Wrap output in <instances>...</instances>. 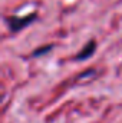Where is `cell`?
<instances>
[{"label":"cell","mask_w":122,"mask_h":123,"mask_svg":"<svg viewBox=\"0 0 122 123\" xmlns=\"http://www.w3.org/2000/svg\"><path fill=\"white\" fill-rule=\"evenodd\" d=\"M36 19V13H30L27 16H23V17H17V16H13L7 20L9 23V29L12 31H19L22 29H25L26 26H29L32 22Z\"/></svg>","instance_id":"obj_1"},{"label":"cell","mask_w":122,"mask_h":123,"mask_svg":"<svg viewBox=\"0 0 122 123\" xmlns=\"http://www.w3.org/2000/svg\"><path fill=\"white\" fill-rule=\"evenodd\" d=\"M95 49H96V42H95V40L88 42V43L83 46V49H82L76 56H75V60L79 62V60H86V59H89L92 55H93Z\"/></svg>","instance_id":"obj_2"},{"label":"cell","mask_w":122,"mask_h":123,"mask_svg":"<svg viewBox=\"0 0 122 123\" xmlns=\"http://www.w3.org/2000/svg\"><path fill=\"white\" fill-rule=\"evenodd\" d=\"M52 49V44H49V46H43V47H40V49H37L34 53H33V56H36V57H39V56H42V55H45V53H47L49 50Z\"/></svg>","instance_id":"obj_3"}]
</instances>
